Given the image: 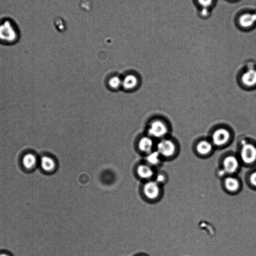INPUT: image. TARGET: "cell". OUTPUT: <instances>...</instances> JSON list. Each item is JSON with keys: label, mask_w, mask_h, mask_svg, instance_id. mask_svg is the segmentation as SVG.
Here are the masks:
<instances>
[{"label": "cell", "mask_w": 256, "mask_h": 256, "mask_svg": "<svg viewBox=\"0 0 256 256\" xmlns=\"http://www.w3.org/2000/svg\"><path fill=\"white\" fill-rule=\"evenodd\" d=\"M19 29L12 20L8 18L0 20V43L14 44L19 40Z\"/></svg>", "instance_id": "cell-1"}, {"label": "cell", "mask_w": 256, "mask_h": 256, "mask_svg": "<svg viewBox=\"0 0 256 256\" xmlns=\"http://www.w3.org/2000/svg\"><path fill=\"white\" fill-rule=\"evenodd\" d=\"M242 165L238 156L229 154L224 157L220 162L219 168L226 176L238 175L241 170Z\"/></svg>", "instance_id": "cell-2"}, {"label": "cell", "mask_w": 256, "mask_h": 256, "mask_svg": "<svg viewBox=\"0 0 256 256\" xmlns=\"http://www.w3.org/2000/svg\"><path fill=\"white\" fill-rule=\"evenodd\" d=\"M238 157L242 165L246 167H253L256 165V145L243 142Z\"/></svg>", "instance_id": "cell-3"}, {"label": "cell", "mask_w": 256, "mask_h": 256, "mask_svg": "<svg viewBox=\"0 0 256 256\" xmlns=\"http://www.w3.org/2000/svg\"><path fill=\"white\" fill-rule=\"evenodd\" d=\"M223 190L230 195L239 194L243 189V182L238 175H227L221 180Z\"/></svg>", "instance_id": "cell-4"}, {"label": "cell", "mask_w": 256, "mask_h": 256, "mask_svg": "<svg viewBox=\"0 0 256 256\" xmlns=\"http://www.w3.org/2000/svg\"><path fill=\"white\" fill-rule=\"evenodd\" d=\"M157 151L161 157L170 160L175 157L177 153V148L172 141L163 140L158 143Z\"/></svg>", "instance_id": "cell-5"}, {"label": "cell", "mask_w": 256, "mask_h": 256, "mask_svg": "<svg viewBox=\"0 0 256 256\" xmlns=\"http://www.w3.org/2000/svg\"><path fill=\"white\" fill-rule=\"evenodd\" d=\"M162 185L155 181H151L144 186V193L146 197L151 200H156L161 198L163 194Z\"/></svg>", "instance_id": "cell-6"}, {"label": "cell", "mask_w": 256, "mask_h": 256, "mask_svg": "<svg viewBox=\"0 0 256 256\" xmlns=\"http://www.w3.org/2000/svg\"><path fill=\"white\" fill-rule=\"evenodd\" d=\"M39 158L35 153L27 152L21 159V165L26 172H31L39 167Z\"/></svg>", "instance_id": "cell-7"}, {"label": "cell", "mask_w": 256, "mask_h": 256, "mask_svg": "<svg viewBox=\"0 0 256 256\" xmlns=\"http://www.w3.org/2000/svg\"><path fill=\"white\" fill-rule=\"evenodd\" d=\"M230 138V133L225 128H220L216 130L212 137L213 145L221 147L225 145Z\"/></svg>", "instance_id": "cell-8"}, {"label": "cell", "mask_w": 256, "mask_h": 256, "mask_svg": "<svg viewBox=\"0 0 256 256\" xmlns=\"http://www.w3.org/2000/svg\"><path fill=\"white\" fill-rule=\"evenodd\" d=\"M168 132V128L165 124L161 121H155L150 126L149 134L155 138H162Z\"/></svg>", "instance_id": "cell-9"}, {"label": "cell", "mask_w": 256, "mask_h": 256, "mask_svg": "<svg viewBox=\"0 0 256 256\" xmlns=\"http://www.w3.org/2000/svg\"><path fill=\"white\" fill-rule=\"evenodd\" d=\"M56 167V162L51 157L43 155L39 158V167L45 173L53 172Z\"/></svg>", "instance_id": "cell-10"}, {"label": "cell", "mask_w": 256, "mask_h": 256, "mask_svg": "<svg viewBox=\"0 0 256 256\" xmlns=\"http://www.w3.org/2000/svg\"><path fill=\"white\" fill-rule=\"evenodd\" d=\"M213 150L212 143L203 140L199 142L196 146V150L198 155L202 157H207L211 155Z\"/></svg>", "instance_id": "cell-11"}, {"label": "cell", "mask_w": 256, "mask_h": 256, "mask_svg": "<svg viewBox=\"0 0 256 256\" xmlns=\"http://www.w3.org/2000/svg\"><path fill=\"white\" fill-rule=\"evenodd\" d=\"M244 85L250 88L256 87V69L253 68L246 71L242 76Z\"/></svg>", "instance_id": "cell-12"}, {"label": "cell", "mask_w": 256, "mask_h": 256, "mask_svg": "<svg viewBox=\"0 0 256 256\" xmlns=\"http://www.w3.org/2000/svg\"><path fill=\"white\" fill-rule=\"evenodd\" d=\"M239 23L246 29L254 27L256 25V13L243 15L239 19Z\"/></svg>", "instance_id": "cell-13"}, {"label": "cell", "mask_w": 256, "mask_h": 256, "mask_svg": "<svg viewBox=\"0 0 256 256\" xmlns=\"http://www.w3.org/2000/svg\"><path fill=\"white\" fill-rule=\"evenodd\" d=\"M137 172L138 175L143 179H150L152 178L154 173L152 169L148 165H142L138 167Z\"/></svg>", "instance_id": "cell-14"}, {"label": "cell", "mask_w": 256, "mask_h": 256, "mask_svg": "<svg viewBox=\"0 0 256 256\" xmlns=\"http://www.w3.org/2000/svg\"><path fill=\"white\" fill-rule=\"evenodd\" d=\"M153 146L152 140L148 137H144L139 143V148L143 152L150 153Z\"/></svg>", "instance_id": "cell-15"}, {"label": "cell", "mask_w": 256, "mask_h": 256, "mask_svg": "<svg viewBox=\"0 0 256 256\" xmlns=\"http://www.w3.org/2000/svg\"><path fill=\"white\" fill-rule=\"evenodd\" d=\"M245 181L249 187L256 190V169L251 170L247 173Z\"/></svg>", "instance_id": "cell-16"}, {"label": "cell", "mask_w": 256, "mask_h": 256, "mask_svg": "<svg viewBox=\"0 0 256 256\" xmlns=\"http://www.w3.org/2000/svg\"><path fill=\"white\" fill-rule=\"evenodd\" d=\"M137 84V79L135 76L130 75L126 76L122 81L123 87L127 90L134 88Z\"/></svg>", "instance_id": "cell-17"}, {"label": "cell", "mask_w": 256, "mask_h": 256, "mask_svg": "<svg viewBox=\"0 0 256 256\" xmlns=\"http://www.w3.org/2000/svg\"><path fill=\"white\" fill-rule=\"evenodd\" d=\"M160 154L158 152L155 151L152 153H150L147 157L148 162L153 166H156L161 161V158Z\"/></svg>", "instance_id": "cell-18"}, {"label": "cell", "mask_w": 256, "mask_h": 256, "mask_svg": "<svg viewBox=\"0 0 256 256\" xmlns=\"http://www.w3.org/2000/svg\"><path fill=\"white\" fill-rule=\"evenodd\" d=\"M168 179V176L166 173L161 172L158 174L155 181L159 184L163 186L167 183Z\"/></svg>", "instance_id": "cell-19"}, {"label": "cell", "mask_w": 256, "mask_h": 256, "mask_svg": "<svg viewBox=\"0 0 256 256\" xmlns=\"http://www.w3.org/2000/svg\"><path fill=\"white\" fill-rule=\"evenodd\" d=\"M122 81L118 77H114L109 81V85L112 88L117 89L122 85Z\"/></svg>", "instance_id": "cell-20"}, {"label": "cell", "mask_w": 256, "mask_h": 256, "mask_svg": "<svg viewBox=\"0 0 256 256\" xmlns=\"http://www.w3.org/2000/svg\"><path fill=\"white\" fill-rule=\"evenodd\" d=\"M198 2L204 7H208L212 4L213 0H198Z\"/></svg>", "instance_id": "cell-21"}, {"label": "cell", "mask_w": 256, "mask_h": 256, "mask_svg": "<svg viewBox=\"0 0 256 256\" xmlns=\"http://www.w3.org/2000/svg\"><path fill=\"white\" fill-rule=\"evenodd\" d=\"M61 19H57V20L56 21V25H59V26H58V27H57V29H59L60 30L62 31V29H64L65 28V23L63 21L61 24L60 23H61Z\"/></svg>", "instance_id": "cell-22"}, {"label": "cell", "mask_w": 256, "mask_h": 256, "mask_svg": "<svg viewBox=\"0 0 256 256\" xmlns=\"http://www.w3.org/2000/svg\"><path fill=\"white\" fill-rule=\"evenodd\" d=\"M0 256H13V255L7 251H0Z\"/></svg>", "instance_id": "cell-23"}]
</instances>
